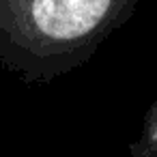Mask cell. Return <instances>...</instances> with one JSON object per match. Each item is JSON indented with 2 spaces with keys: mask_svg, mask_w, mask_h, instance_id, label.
<instances>
[{
  "mask_svg": "<svg viewBox=\"0 0 157 157\" xmlns=\"http://www.w3.org/2000/svg\"><path fill=\"white\" fill-rule=\"evenodd\" d=\"M140 0H0V65L26 84H50L80 67Z\"/></svg>",
  "mask_w": 157,
  "mask_h": 157,
  "instance_id": "cell-1",
  "label": "cell"
},
{
  "mask_svg": "<svg viewBox=\"0 0 157 157\" xmlns=\"http://www.w3.org/2000/svg\"><path fill=\"white\" fill-rule=\"evenodd\" d=\"M148 136L153 142H157V103L151 112V118H148Z\"/></svg>",
  "mask_w": 157,
  "mask_h": 157,
  "instance_id": "cell-2",
  "label": "cell"
}]
</instances>
